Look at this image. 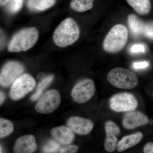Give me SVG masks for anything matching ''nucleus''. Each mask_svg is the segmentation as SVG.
Segmentation results:
<instances>
[{
  "mask_svg": "<svg viewBox=\"0 0 153 153\" xmlns=\"http://www.w3.org/2000/svg\"><path fill=\"white\" fill-rule=\"evenodd\" d=\"M5 99V94L2 91H1L0 92V104L1 105L3 104L4 102V101Z\"/></svg>",
  "mask_w": 153,
  "mask_h": 153,
  "instance_id": "c85d7f7f",
  "label": "nucleus"
},
{
  "mask_svg": "<svg viewBox=\"0 0 153 153\" xmlns=\"http://www.w3.org/2000/svg\"><path fill=\"white\" fill-rule=\"evenodd\" d=\"M37 149L36 138L33 135H27L19 138L16 141L14 152L17 153H34Z\"/></svg>",
  "mask_w": 153,
  "mask_h": 153,
  "instance_id": "ddd939ff",
  "label": "nucleus"
},
{
  "mask_svg": "<svg viewBox=\"0 0 153 153\" xmlns=\"http://www.w3.org/2000/svg\"><path fill=\"white\" fill-rule=\"evenodd\" d=\"M137 13L145 16L149 13L152 8L150 0H126Z\"/></svg>",
  "mask_w": 153,
  "mask_h": 153,
  "instance_id": "dca6fc26",
  "label": "nucleus"
},
{
  "mask_svg": "<svg viewBox=\"0 0 153 153\" xmlns=\"http://www.w3.org/2000/svg\"><path fill=\"white\" fill-rule=\"evenodd\" d=\"M0 149H1V151H0V152L1 153L2 152L3 150H2V147H1H1H0Z\"/></svg>",
  "mask_w": 153,
  "mask_h": 153,
  "instance_id": "7c9ffc66",
  "label": "nucleus"
},
{
  "mask_svg": "<svg viewBox=\"0 0 153 153\" xmlns=\"http://www.w3.org/2000/svg\"><path fill=\"white\" fill-rule=\"evenodd\" d=\"M25 71L22 64L16 61L6 63L3 66L0 74V84L3 87H8L21 76Z\"/></svg>",
  "mask_w": 153,
  "mask_h": 153,
  "instance_id": "1a4fd4ad",
  "label": "nucleus"
},
{
  "mask_svg": "<svg viewBox=\"0 0 153 153\" xmlns=\"http://www.w3.org/2000/svg\"><path fill=\"white\" fill-rule=\"evenodd\" d=\"M145 153H153V143H148L144 147Z\"/></svg>",
  "mask_w": 153,
  "mask_h": 153,
  "instance_id": "cd10ccee",
  "label": "nucleus"
},
{
  "mask_svg": "<svg viewBox=\"0 0 153 153\" xmlns=\"http://www.w3.org/2000/svg\"><path fill=\"white\" fill-rule=\"evenodd\" d=\"M128 39L127 28L122 24H117L110 29L105 37L102 48L109 54L118 53L125 47Z\"/></svg>",
  "mask_w": 153,
  "mask_h": 153,
  "instance_id": "f03ea898",
  "label": "nucleus"
},
{
  "mask_svg": "<svg viewBox=\"0 0 153 153\" xmlns=\"http://www.w3.org/2000/svg\"><path fill=\"white\" fill-rule=\"evenodd\" d=\"M107 79L114 87L122 89H132L139 82L137 76L133 72L122 67L111 70L108 74Z\"/></svg>",
  "mask_w": 153,
  "mask_h": 153,
  "instance_id": "20e7f679",
  "label": "nucleus"
},
{
  "mask_svg": "<svg viewBox=\"0 0 153 153\" xmlns=\"http://www.w3.org/2000/svg\"><path fill=\"white\" fill-rule=\"evenodd\" d=\"M24 0H11L8 5L7 9L9 12L15 13L22 9Z\"/></svg>",
  "mask_w": 153,
  "mask_h": 153,
  "instance_id": "5701e85b",
  "label": "nucleus"
},
{
  "mask_svg": "<svg viewBox=\"0 0 153 153\" xmlns=\"http://www.w3.org/2000/svg\"><path fill=\"white\" fill-rule=\"evenodd\" d=\"M10 1L11 0H0V5L1 6L5 5Z\"/></svg>",
  "mask_w": 153,
  "mask_h": 153,
  "instance_id": "c756f323",
  "label": "nucleus"
},
{
  "mask_svg": "<svg viewBox=\"0 0 153 153\" xmlns=\"http://www.w3.org/2000/svg\"><path fill=\"white\" fill-rule=\"evenodd\" d=\"M51 133L55 140L63 145L71 143L75 138L74 132L68 127L65 126H60L52 128Z\"/></svg>",
  "mask_w": 153,
  "mask_h": 153,
  "instance_id": "4468645a",
  "label": "nucleus"
},
{
  "mask_svg": "<svg viewBox=\"0 0 153 153\" xmlns=\"http://www.w3.org/2000/svg\"><path fill=\"white\" fill-rule=\"evenodd\" d=\"M54 76L53 74L48 75L47 77L41 80L37 85L35 93L31 96L30 99L32 101H36L42 95L44 89H46L48 85L52 82L54 79Z\"/></svg>",
  "mask_w": 153,
  "mask_h": 153,
  "instance_id": "aec40b11",
  "label": "nucleus"
},
{
  "mask_svg": "<svg viewBox=\"0 0 153 153\" xmlns=\"http://www.w3.org/2000/svg\"><path fill=\"white\" fill-rule=\"evenodd\" d=\"M128 24L132 34L135 37H138L143 33L144 24L134 14L128 15Z\"/></svg>",
  "mask_w": 153,
  "mask_h": 153,
  "instance_id": "f3484780",
  "label": "nucleus"
},
{
  "mask_svg": "<svg viewBox=\"0 0 153 153\" xmlns=\"http://www.w3.org/2000/svg\"><path fill=\"white\" fill-rule=\"evenodd\" d=\"M66 124L67 126L74 132L81 135L90 133L94 126L93 123L90 120L77 116L69 117Z\"/></svg>",
  "mask_w": 153,
  "mask_h": 153,
  "instance_id": "9d476101",
  "label": "nucleus"
},
{
  "mask_svg": "<svg viewBox=\"0 0 153 153\" xmlns=\"http://www.w3.org/2000/svg\"><path fill=\"white\" fill-rule=\"evenodd\" d=\"M149 66V63L146 61L135 62L133 64V67L134 69H144L147 68Z\"/></svg>",
  "mask_w": 153,
  "mask_h": 153,
  "instance_id": "bb28decb",
  "label": "nucleus"
},
{
  "mask_svg": "<svg viewBox=\"0 0 153 153\" xmlns=\"http://www.w3.org/2000/svg\"><path fill=\"white\" fill-rule=\"evenodd\" d=\"M14 126L10 120L6 119H0V138L8 136L13 131Z\"/></svg>",
  "mask_w": 153,
  "mask_h": 153,
  "instance_id": "412c9836",
  "label": "nucleus"
},
{
  "mask_svg": "<svg viewBox=\"0 0 153 153\" xmlns=\"http://www.w3.org/2000/svg\"><path fill=\"white\" fill-rule=\"evenodd\" d=\"M106 138L105 141V149L107 152H112L117 147V137L120 130L112 121H107L105 125Z\"/></svg>",
  "mask_w": 153,
  "mask_h": 153,
  "instance_id": "9b49d317",
  "label": "nucleus"
},
{
  "mask_svg": "<svg viewBox=\"0 0 153 153\" xmlns=\"http://www.w3.org/2000/svg\"><path fill=\"white\" fill-rule=\"evenodd\" d=\"M137 100L131 93L122 92L113 96L109 100V107L115 112L132 111L138 106Z\"/></svg>",
  "mask_w": 153,
  "mask_h": 153,
  "instance_id": "423d86ee",
  "label": "nucleus"
},
{
  "mask_svg": "<svg viewBox=\"0 0 153 153\" xmlns=\"http://www.w3.org/2000/svg\"><path fill=\"white\" fill-rule=\"evenodd\" d=\"M80 35V29L76 22L72 18H67L55 29L53 40L57 47L64 48L75 43Z\"/></svg>",
  "mask_w": 153,
  "mask_h": 153,
  "instance_id": "f257e3e1",
  "label": "nucleus"
},
{
  "mask_svg": "<svg viewBox=\"0 0 153 153\" xmlns=\"http://www.w3.org/2000/svg\"><path fill=\"white\" fill-rule=\"evenodd\" d=\"M36 85V80L33 76L27 73L22 74L12 84L10 97L13 100H19L32 91Z\"/></svg>",
  "mask_w": 153,
  "mask_h": 153,
  "instance_id": "39448f33",
  "label": "nucleus"
},
{
  "mask_svg": "<svg viewBox=\"0 0 153 153\" xmlns=\"http://www.w3.org/2000/svg\"><path fill=\"white\" fill-rule=\"evenodd\" d=\"M143 138V135L141 132L123 137L118 143L117 147L118 151L121 152L132 147L140 142Z\"/></svg>",
  "mask_w": 153,
  "mask_h": 153,
  "instance_id": "2eb2a0df",
  "label": "nucleus"
},
{
  "mask_svg": "<svg viewBox=\"0 0 153 153\" xmlns=\"http://www.w3.org/2000/svg\"><path fill=\"white\" fill-rule=\"evenodd\" d=\"M95 91L93 80L87 78L79 81L74 86L71 91V97L77 103H84L93 97Z\"/></svg>",
  "mask_w": 153,
  "mask_h": 153,
  "instance_id": "6e6552de",
  "label": "nucleus"
},
{
  "mask_svg": "<svg viewBox=\"0 0 153 153\" xmlns=\"http://www.w3.org/2000/svg\"><path fill=\"white\" fill-rule=\"evenodd\" d=\"M143 34L147 38L153 39V24L152 23L145 25Z\"/></svg>",
  "mask_w": 153,
  "mask_h": 153,
  "instance_id": "393cba45",
  "label": "nucleus"
},
{
  "mask_svg": "<svg viewBox=\"0 0 153 153\" xmlns=\"http://www.w3.org/2000/svg\"><path fill=\"white\" fill-rule=\"evenodd\" d=\"M149 123V119L144 114L134 111L126 113L123 120V126L128 130L134 129L140 126L146 125Z\"/></svg>",
  "mask_w": 153,
  "mask_h": 153,
  "instance_id": "f8f14e48",
  "label": "nucleus"
},
{
  "mask_svg": "<svg viewBox=\"0 0 153 153\" xmlns=\"http://www.w3.org/2000/svg\"><path fill=\"white\" fill-rule=\"evenodd\" d=\"M57 0H28L27 6L30 10L34 11H44L55 4Z\"/></svg>",
  "mask_w": 153,
  "mask_h": 153,
  "instance_id": "a211bd4d",
  "label": "nucleus"
},
{
  "mask_svg": "<svg viewBox=\"0 0 153 153\" xmlns=\"http://www.w3.org/2000/svg\"><path fill=\"white\" fill-rule=\"evenodd\" d=\"M78 149L79 148L77 146L67 145V146L60 148L59 153H75L78 151Z\"/></svg>",
  "mask_w": 153,
  "mask_h": 153,
  "instance_id": "b1692460",
  "label": "nucleus"
},
{
  "mask_svg": "<svg viewBox=\"0 0 153 153\" xmlns=\"http://www.w3.org/2000/svg\"><path fill=\"white\" fill-rule=\"evenodd\" d=\"M60 102L61 96L59 91L51 89L42 96L35 106V109L39 113L49 114L57 109Z\"/></svg>",
  "mask_w": 153,
  "mask_h": 153,
  "instance_id": "0eeeda50",
  "label": "nucleus"
},
{
  "mask_svg": "<svg viewBox=\"0 0 153 153\" xmlns=\"http://www.w3.org/2000/svg\"><path fill=\"white\" fill-rule=\"evenodd\" d=\"M60 149V144L54 140H50L42 149L44 153H59Z\"/></svg>",
  "mask_w": 153,
  "mask_h": 153,
  "instance_id": "4be33fe9",
  "label": "nucleus"
},
{
  "mask_svg": "<svg viewBox=\"0 0 153 153\" xmlns=\"http://www.w3.org/2000/svg\"><path fill=\"white\" fill-rule=\"evenodd\" d=\"M39 38V32L36 27L23 29L13 36L8 47L11 52L27 51L33 48Z\"/></svg>",
  "mask_w": 153,
  "mask_h": 153,
  "instance_id": "7ed1b4c3",
  "label": "nucleus"
},
{
  "mask_svg": "<svg viewBox=\"0 0 153 153\" xmlns=\"http://www.w3.org/2000/svg\"><path fill=\"white\" fill-rule=\"evenodd\" d=\"M94 0H72L70 2L71 9L78 13H83L93 7Z\"/></svg>",
  "mask_w": 153,
  "mask_h": 153,
  "instance_id": "6ab92c4d",
  "label": "nucleus"
},
{
  "mask_svg": "<svg viewBox=\"0 0 153 153\" xmlns=\"http://www.w3.org/2000/svg\"><path fill=\"white\" fill-rule=\"evenodd\" d=\"M146 51L145 46L142 44H134L131 49V52L132 53H145Z\"/></svg>",
  "mask_w": 153,
  "mask_h": 153,
  "instance_id": "a878e982",
  "label": "nucleus"
}]
</instances>
